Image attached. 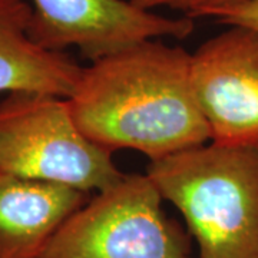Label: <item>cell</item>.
I'll return each mask as SVG.
<instances>
[{
  "label": "cell",
  "instance_id": "cell-1",
  "mask_svg": "<svg viewBox=\"0 0 258 258\" xmlns=\"http://www.w3.org/2000/svg\"><path fill=\"white\" fill-rule=\"evenodd\" d=\"M68 102L83 134L111 152L134 149L158 161L211 141L191 53L158 39L93 60Z\"/></svg>",
  "mask_w": 258,
  "mask_h": 258
},
{
  "label": "cell",
  "instance_id": "cell-2",
  "mask_svg": "<svg viewBox=\"0 0 258 258\" xmlns=\"http://www.w3.org/2000/svg\"><path fill=\"white\" fill-rule=\"evenodd\" d=\"M147 176L184 217L198 258H258V148L204 144L151 161Z\"/></svg>",
  "mask_w": 258,
  "mask_h": 258
},
{
  "label": "cell",
  "instance_id": "cell-3",
  "mask_svg": "<svg viewBox=\"0 0 258 258\" xmlns=\"http://www.w3.org/2000/svg\"><path fill=\"white\" fill-rule=\"evenodd\" d=\"M0 172L99 192L122 179L112 152L78 126L68 99L9 93L0 102Z\"/></svg>",
  "mask_w": 258,
  "mask_h": 258
},
{
  "label": "cell",
  "instance_id": "cell-4",
  "mask_svg": "<svg viewBox=\"0 0 258 258\" xmlns=\"http://www.w3.org/2000/svg\"><path fill=\"white\" fill-rule=\"evenodd\" d=\"M147 174H125L75 211L39 258H195Z\"/></svg>",
  "mask_w": 258,
  "mask_h": 258
},
{
  "label": "cell",
  "instance_id": "cell-5",
  "mask_svg": "<svg viewBox=\"0 0 258 258\" xmlns=\"http://www.w3.org/2000/svg\"><path fill=\"white\" fill-rule=\"evenodd\" d=\"M32 2V40L56 52L78 47L92 62L149 39H185L195 29L192 19L159 16L131 0Z\"/></svg>",
  "mask_w": 258,
  "mask_h": 258
},
{
  "label": "cell",
  "instance_id": "cell-6",
  "mask_svg": "<svg viewBox=\"0 0 258 258\" xmlns=\"http://www.w3.org/2000/svg\"><path fill=\"white\" fill-rule=\"evenodd\" d=\"M191 78L211 142L258 148V30L230 26L204 42Z\"/></svg>",
  "mask_w": 258,
  "mask_h": 258
},
{
  "label": "cell",
  "instance_id": "cell-7",
  "mask_svg": "<svg viewBox=\"0 0 258 258\" xmlns=\"http://www.w3.org/2000/svg\"><path fill=\"white\" fill-rule=\"evenodd\" d=\"M88 194L0 172V258H39Z\"/></svg>",
  "mask_w": 258,
  "mask_h": 258
},
{
  "label": "cell",
  "instance_id": "cell-8",
  "mask_svg": "<svg viewBox=\"0 0 258 258\" xmlns=\"http://www.w3.org/2000/svg\"><path fill=\"white\" fill-rule=\"evenodd\" d=\"M32 6L0 0V92H37L69 99L82 69L64 52L45 49L29 36Z\"/></svg>",
  "mask_w": 258,
  "mask_h": 258
},
{
  "label": "cell",
  "instance_id": "cell-9",
  "mask_svg": "<svg viewBox=\"0 0 258 258\" xmlns=\"http://www.w3.org/2000/svg\"><path fill=\"white\" fill-rule=\"evenodd\" d=\"M139 9L152 10L155 8H171L184 12L189 19L211 18L214 13L238 5L242 0H131Z\"/></svg>",
  "mask_w": 258,
  "mask_h": 258
},
{
  "label": "cell",
  "instance_id": "cell-10",
  "mask_svg": "<svg viewBox=\"0 0 258 258\" xmlns=\"http://www.w3.org/2000/svg\"><path fill=\"white\" fill-rule=\"evenodd\" d=\"M211 18L228 26L258 30V0H242L238 5L214 13Z\"/></svg>",
  "mask_w": 258,
  "mask_h": 258
}]
</instances>
